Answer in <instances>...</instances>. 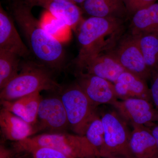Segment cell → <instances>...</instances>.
Instances as JSON below:
<instances>
[{
	"label": "cell",
	"instance_id": "1",
	"mask_svg": "<svg viewBox=\"0 0 158 158\" xmlns=\"http://www.w3.org/2000/svg\"><path fill=\"white\" fill-rule=\"evenodd\" d=\"M12 17L25 37L30 52L40 64L48 68L60 69L65 61L61 42L46 30L32 12L33 8L25 0H10Z\"/></svg>",
	"mask_w": 158,
	"mask_h": 158
},
{
	"label": "cell",
	"instance_id": "2",
	"mask_svg": "<svg viewBox=\"0 0 158 158\" xmlns=\"http://www.w3.org/2000/svg\"><path fill=\"white\" fill-rule=\"evenodd\" d=\"M77 40L79 50L74 64L82 71L94 57L114 46L122 37L123 19L90 17L80 23Z\"/></svg>",
	"mask_w": 158,
	"mask_h": 158
},
{
	"label": "cell",
	"instance_id": "3",
	"mask_svg": "<svg viewBox=\"0 0 158 158\" xmlns=\"http://www.w3.org/2000/svg\"><path fill=\"white\" fill-rule=\"evenodd\" d=\"M48 68L41 64H25L20 72L1 89V101L15 100L42 90H60L61 86Z\"/></svg>",
	"mask_w": 158,
	"mask_h": 158
},
{
	"label": "cell",
	"instance_id": "4",
	"mask_svg": "<svg viewBox=\"0 0 158 158\" xmlns=\"http://www.w3.org/2000/svg\"><path fill=\"white\" fill-rule=\"evenodd\" d=\"M25 144L56 149L69 158L100 157L97 149L85 136L67 133H51L29 137L19 141Z\"/></svg>",
	"mask_w": 158,
	"mask_h": 158
},
{
	"label": "cell",
	"instance_id": "5",
	"mask_svg": "<svg viewBox=\"0 0 158 158\" xmlns=\"http://www.w3.org/2000/svg\"><path fill=\"white\" fill-rule=\"evenodd\" d=\"M60 98L72 130L77 135L85 136L88 126L97 115L96 106L77 84L64 90Z\"/></svg>",
	"mask_w": 158,
	"mask_h": 158
},
{
	"label": "cell",
	"instance_id": "6",
	"mask_svg": "<svg viewBox=\"0 0 158 158\" xmlns=\"http://www.w3.org/2000/svg\"><path fill=\"white\" fill-rule=\"evenodd\" d=\"M101 118L105 135L100 157L131 158L130 148L131 132L125 122L113 112L105 113Z\"/></svg>",
	"mask_w": 158,
	"mask_h": 158
},
{
	"label": "cell",
	"instance_id": "7",
	"mask_svg": "<svg viewBox=\"0 0 158 158\" xmlns=\"http://www.w3.org/2000/svg\"><path fill=\"white\" fill-rule=\"evenodd\" d=\"M107 52L115 57L125 70L144 80L152 75L147 67L136 36L130 34L121 37Z\"/></svg>",
	"mask_w": 158,
	"mask_h": 158
},
{
	"label": "cell",
	"instance_id": "8",
	"mask_svg": "<svg viewBox=\"0 0 158 158\" xmlns=\"http://www.w3.org/2000/svg\"><path fill=\"white\" fill-rule=\"evenodd\" d=\"M77 84L95 106L102 104L112 105L118 98L114 84L102 78L78 72Z\"/></svg>",
	"mask_w": 158,
	"mask_h": 158
},
{
	"label": "cell",
	"instance_id": "9",
	"mask_svg": "<svg viewBox=\"0 0 158 158\" xmlns=\"http://www.w3.org/2000/svg\"><path fill=\"white\" fill-rule=\"evenodd\" d=\"M112 105L122 118L131 125H148L158 118V114L150 102L143 99L117 100Z\"/></svg>",
	"mask_w": 158,
	"mask_h": 158
},
{
	"label": "cell",
	"instance_id": "10",
	"mask_svg": "<svg viewBox=\"0 0 158 158\" xmlns=\"http://www.w3.org/2000/svg\"><path fill=\"white\" fill-rule=\"evenodd\" d=\"M38 119L40 127L54 133L62 132L69 125L66 111L60 97L42 98L38 109Z\"/></svg>",
	"mask_w": 158,
	"mask_h": 158
},
{
	"label": "cell",
	"instance_id": "11",
	"mask_svg": "<svg viewBox=\"0 0 158 158\" xmlns=\"http://www.w3.org/2000/svg\"><path fill=\"white\" fill-rule=\"evenodd\" d=\"M14 19L0 5V49L27 59L31 52L23 42L15 25Z\"/></svg>",
	"mask_w": 158,
	"mask_h": 158
},
{
	"label": "cell",
	"instance_id": "12",
	"mask_svg": "<svg viewBox=\"0 0 158 158\" xmlns=\"http://www.w3.org/2000/svg\"><path fill=\"white\" fill-rule=\"evenodd\" d=\"M34 7L39 6L48 11L65 25L75 27L82 21V11L76 4L66 0H25Z\"/></svg>",
	"mask_w": 158,
	"mask_h": 158
},
{
	"label": "cell",
	"instance_id": "13",
	"mask_svg": "<svg viewBox=\"0 0 158 158\" xmlns=\"http://www.w3.org/2000/svg\"><path fill=\"white\" fill-rule=\"evenodd\" d=\"M114 84L118 98L121 100L137 98L150 102L151 99L146 80L130 72H123Z\"/></svg>",
	"mask_w": 158,
	"mask_h": 158
},
{
	"label": "cell",
	"instance_id": "14",
	"mask_svg": "<svg viewBox=\"0 0 158 158\" xmlns=\"http://www.w3.org/2000/svg\"><path fill=\"white\" fill-rule=\"evenodd\" d=\"M130 142L131 158H158V147L150 131L144 126L132 125Z\"/></svg>",
	"mask_w": 158,
	"mask_h": 158
},
{
	"label": "cell",
	"instance_id": "15",
	"mask_svg": "<svg viewBox=\"0 0 158 158\" xmlns=\"http://www.w3.org/2000/svg\"><path fill=\"white\" fill-rule=\"evenodd\" d=\"M125 69L117 59L109 53H102L90 60L83 70L86 73L102 78L114 84Z\"/></svg>",
	"mask_w": 158,
	"mask_h": 158
},
{
	"label": "cell",
	"instance_id": "16",
	"mask_svg": "<svg viewBox=\"0 0 158 158\" xmlns=\"http://www.w3.org/2000/svg\"><path fill=\"white\" fill-rule=\"evenodd\" d=\"M0 127L5 138L17 142L31 137L35 131L33 125L4 108L0 112Z\"/></svg>",
	"mask_w": 158,
	"mask_h": 158
},
{
	"label": "cell",
	"instance_id": "17",
	"mask_svg": "<svg viewBox=\"0 0 158 158\" xmlns=\"http://www.w3.org/2000/svg\"><path fill=\"white\" fill-rule=\"evenodd\" d=\"M40 92L29 94L13 101H1L3 108L34 125L37 120L38 109L42 100Z\"/></svg>",
	"mask_w": 158,
	"mask_h": 158
},
{
	"label": "cell",
	"instance_id": "18",
	"mask_svg": "<svg viewBox=\"0 0 158 158\" xmlns=\"http://www.w3.org/2000/svg\"><path fill=\"white\" fill-rule=\"evenodd\" d=\"M81 5L90 17L123 19L128 15L123 0H85Z\"/></svg>",
	"mask_w": 158,
	"mask_h": 158
},
{
	"label": "cell",
	"instance_id": "19",
	"mask_svg": "<svg viewBox=\"0 0 158 158\" xmlns=\"http://www.w3.org/2000/svg\"><path fill=\"white\" fill-rule=\"evenodd\" d=\"M130 28L131 34L134 36L158 35V3L140 9L132 15Z\"/></svg>",
	"mask_w": 158,
	"mask_h": 158
},
{
	"label": "cell",
	"instance_id": "20",
	"mask_svg": "<svg viewBox=\"0 0 158 158\" xmlns=\"http://www.w3.org/2000/svg\"><path fill=\"white\" fill-rule=\"evenodd\" d=\"M135 36L147 67L152 73L158 70V35L147 34Z\"/></svg>",
	"mask_w": 158,
	"mask_h": 158
},
{
	"label": "cell",
	"instance_id": "21",
	"mask_svg": "<svg viewBox=\"0 0 158 158\" xmlns=\"http://www.w3.org/2000/svg\"><path fill=\"white\" fill-rule=\"evenodd\" d=\"M20 57L11 52L0 49V89L18 74Z\"/></svg>",
	"mask_w": 158,
	"mask_h": 158
},
{
	"label": "cell",
	"instance_id": "22",
	"mask_svg": "<svg viewBox=\"0 0 158 158\" xmlns=\"http://www.w3.org/2000/svg\"><path fill=\"white\" fill-rule=\"evenodd\" d=\"M15 148L18 152L31 154L33 158H69L56 149L45 146L25 144L18 141Z\"/></svg>",
	"mask_w": 158,
	"mask_h": 158
},
{
	"label": "cell",
	"instance_id": "23",
	"mask_svg": "<svg viewBox=\"0 0 158 158\" xmlns=\"http://www.w3.org/2000/svg\"><path fill=\"white\" fill-rule=\"evenodd\" d=\"M104 135L102 118L96 115L88 126L85 136L99 153L104 142Z\"/></svg>",
	"mask_w": 158,
	"mask_h": 158
},
{
	"label": "cell",
	"instance_id": "24",
	"mask_svg": "<svg viewBox=\"0 0 158 158\" xmlns=\"http://www.w3.org/2000/svg\"><path fill=\"white\" fill-rule=\"evenodd\" d=\"M128 15H132L136 11L156 3V0H123Z\"/></svg>",
	"mask_w": 158,
	"mask_h": 158
},
{
	"label": "cell",
	"instance_id": "25",
	"mask_svg": "<svg viewBox=\"0 0 158 158\" xmlns=\"http://www.w3.org/2000/svg\"><path fill=\"white\" fill-rule=\"evenodd\" d=\"M152 81L150 89L151 96L153 102L158 109V70L152 73Z\"/></svg>",
	"mask_w": 158,
	"mask_h": 158
},
{
	"label": "cell",
	"instance_id": "26",
	"mask_svg": "<svg viewBox=\"0 0 158 158\" xmlns=\"http://www.w3.org/2000/svg\"><path fill=\"white\" fill-rule=\"evenodd\" d=\"M0 158H23L22 157L15 156L14 152L11 150L1 144L0 146Z\"/></svg>",
	"mask_w": 158,
	"mask_h": 158
},
{
	"label": "cell",
	"instance_id": "27",
	"mask_svg": "<svg viewBox=\"0 0 158 158\" xmlns=\"http://www.w3.org/2000/svg\"><path fill=\"white\" fill-rule=\"evenodd\" d=\"M150 131V130H149ZM150 131L154 138L155 139L158 147V125L155 126L152 128Z\"/></svg>",
	"mask_w": 158,
	"mask_h": 158
},
{
	"label": "cell",
	"instance_id": "28",
	"mask_svg": "<svg viewBox=\"0 0 158 158\" xmlns=\"http://www.w3.org/2000/svg\"><path fill=\"white\" fill-rule=\"evenodd\" d=\"M66 1H69L75 4H80L81 5L85 2V0H66Z\"/></svg>",
	"mask_w": 158,
	"mask_h": 158
},
{
	"label": "cell",
	"instance_id": "29",
	"mask_svg": "<svg viewBox=\"0 0 158 158\" xmlns=\"http://www.w3.org/2000/svg\"><path fill=\"white\" fill-rule=\"evenodd\" d=\"M125 158L119 157H113V158Z\"/></svg>",
	"mask_w": 158,
	"mask_h": 158
}]
</instances>
